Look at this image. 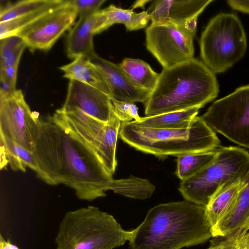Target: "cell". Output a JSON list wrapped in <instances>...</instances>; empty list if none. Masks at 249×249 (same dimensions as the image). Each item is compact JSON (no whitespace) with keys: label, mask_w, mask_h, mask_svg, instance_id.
<instances>
[{"label":"cell","mask_w":249,"mask_h":249,"mask_svg":"<svg viewBox=\"0 0 249 249\" xmlns=\"http://www.w3.org/2000/svg\"><path fill=\"white\" fill-rule=\"evenodd\" d=\"M34 154L38 177L46 183L63 184L77 197L92 201L111 190L114 179L95 153L71 128L58 109L39 120Z\"/></svg>","instance_id":"6da1fadb"},{"label":"cell","mask_w":249,"mask_h":249,"mask_svg":"<svg viewBox=\"0 0 249 249\" xmlns=\"http://www.w3.org/2000/svg\"><path fill=\"white\" fill-rule=\"evenodd\" d=\"M212 236L205 206L184 200L150 209L132 230L130 249H181L202 244Z\"/></svg>","instance_id":"7a4b0ae2"},{"label":"cell","mask_w":249,"mask_h":249,"mask_svg":"<svg viewBox=\"0 0 249 249\" xmlns=\"http://www.w3.org/2000/svg\"><path fill=\"white\" fill-rule=\"evenodd\" d=\"M219 92L214 73L195 58L170 68H163L157 85L144 104L146 117L201 108Z\"/></svg>","instance_id":"3957f363"},{"label":"cell","mask_w":249,"mask_h":249,"mask_svg":"<svg viewBox=\"0 0 249 249\" xmlns=\"http://www.w3.org/2000/svg\"><path fill=\"white\" fill-rule=\"evenodd\" d=\"M119 136L131 147L161 158L212 151L220 147V143L215 132L200 116L189 127L182 129L148 128L133 121L124 122Z\"/></svg>","instance_id":"277c9868"},{"label":"cell","mask_w":249,"mask_h":249,"mask_svg":"<svg viewBox=\"0 0 249 249\" xmlns=\"http://www.w3.org/2000/svg\"><path fill=\"white\" fill-rule=\"evenodd\" d=\"M132 233L111 214L89 206L65 213L55 243L56 249H114L129 241Z\"/></svg>","instance_id":"5b68a950"},{"label":"cell","mask_w":249,"mask_h":249,"mask_svg":"<svg viewBox=\"0 0 249 249\" xmlns=\"http://www.w3.org/2000/svg\"><path fill=\"white\" fill-rule=\"evenodd\" d=\"M214 160L190 178L178 190L185 200L206 206L221 187L245 179L249 173V153L239 147H219Z\"/></svg>","instance_id":"8992f818"},{"label":"cell","mask_w":249,"mask_h":249,"mask_svg":"<svg viewBox=\"0 0 249 249\" xmlns=\"http://www.w3.org/2000/svg\"><path fill=\"white\" fill-rule=\"evenodd\" d=\"M247 47L242 24L232 13H220L213 18L200 39L202 61L214 73L232 67L244 56Z\"/></svg>","instance_id":"52a82bcc"},{"label":"cell","mask_w":249,"mask_h":249,"mask_svg":"<svg viewBox=\"0 0 249 249\" xmlns=\"http://www.w3.org/2000/svg\"><path fill=\"white\" fill-rule=\"evenodd\" d=\"M200 117L215 132L249 149V85L214 101Z\"/></svg>","instance_id":"ba28073f"},{"label":"cell","mask_w":249,"mask_h":249,"mask_svg":"<svg viewBox=\"0 0 249 249\" xmlns=\"http://www.w3.org/2000/svg\"><path fill=\"white\" fill-rule=\"evenodd\" d=\"M58 110L69 126L95 153L107 171L113 175L117 165L116 144L122 124L114 111L110 120L104 122L78 108L65 112Z\"/></svg>","instance_id":"9c48e42d"},{"label":"cell","mask_w":249,"mask_h":249,"mask_svg":"<svg viewBox=\"0 0 249 249\" xmlns=\"http://www.w3.org/2000/svg\"><path fill=\"white\" fill-rule=\"evenodd\" d=\"M39 120L21 90L0 96V135L34 152L39 134Z\"/></svg>","instance_id":"30bf717a"},{"label":"cell","mask_w":249,"mask_h":249,"mask_svg":"<svg viewBox=\"0 0 249 249\" xmlns=\"http://www.w3.org/2000/svg\"><path fill=\"white\" fill-rule=\"evenodd\" d=\"M145 35L147 49L163 68H172L194 58V36L179 25L151 24Z\"/></svg>","instance_id":"8fae6325"},{"label":"cell","mask_w":249,"mask_h":249,"mask_svg":"<svg viewBox=\"0 0 249 249\" xmlns=\"http://www.w3.org/2000/svg\"><path fill=\"white\" fill-rule=\"evenodd\" d=\"M78 16L70 0L50 11L18 32L31 51L49 50L67 30L71 29Z\"/></svg>","instance_id":"7c38bea8"},{"label":"cell","mask_w":249,"mask_h":249,"mask_svg":"<svg viewBox=\"0 0 249 249\" xmlns=\"http://www.w3.org/2000/svg\"><path fill=\"white\" fill-rule=\"evenodd\" d=\"M75 108L104 122H108L114 112L108 94L86 84L70 80L66 100L59 109L65 112Z\"/></svg>","instance_id":"4fadbf2b"},{"label":"cell","mask_w":249,"mask_h":249,"mask_svg":"<svg viewBox=\"0 0 249 249\" xmlns=\"http://www.w3.org/2000/svg\"><path fill=\"white\" fill-rule=\"evenodd\" d=\"M104 77L110 92L111 99L118 102H141L148 100L151 92L134 85L121 68L96 54L91 60Z\"/></svg>","instance_id":"5bb4252c"},{"label":"cell","mask_w":249,"mask_h":249,"mask_svg":"<svg viewBox=\"0 0 249 249\" xmlns=\"http://www.w3.org/2000/svg\"><path fill=\"white\" fill-rule=\"evenodd\" d=\"M212 0H158L148 9L153 25L172 23L180 25L197 18Z\"/></svg>","instance_id":"9a60e30c"},{"label":"cell","mask_w":249,"mask_h":249,"mask_svg":"<svg viewBox=\"0 0 249 249\" xmlns=\"http://www.w3.org/2000/svg\"><path fill=\"white\" fill-rule=\"evenodd\" d=\"M249 225V173L231 209L212 230L213 237H229Z\"/></svg>","instance_id":"2e32d148"},{"label":"cell","mask_w":249,"mask_h":249,"mask_svg":"<svg viewBox=\"0 0 249 249\" xmlns=\"http://www.w3.org/2000/svg\"><path fill=\"white\" fill-rule=\"evenodd\" d=\"M97 13L79 17L77 22L71 29L66 43L69 58L74 59L83 56L91 60L96 54L94 50L93 37L95 35L94 30Z\"/></svg>","instance_id":"e0dca14e"},{"label":"cell","mask_w":249,"mask_h":249,"mask_svg":"<svg viewBox=\"0 0 249 249\" xmlns=\"http://www.w3.org/2000/svg\"><path fill=\"white\" fill-rule=\"evenodd\" d=\"M150 20L148 11L137 13L132 9H124L110 5L97 13L94 34H99L115 23L124 25L128 31L143 28Z\"/></svg>","instance_id":"ac0fdd59"},{"label":"cell","mask_w":249,"mask_h":249,"mask_svg":"<svg viewBox=\"0 0 249 249\" xmlns=\"http://www.w3.org/2000/svg\"><path fill=\"white\" fill-rule=\"evenodd\" d=\"M59 69L64 72L63 77L89 85L104 92L111 98L109 89L104 77L89 59L80 56Z\"/></svg>","instance_id":"d6986e66"},{"label":"cell","mask_w":249,"mask_h":249,"mask_svg":"<svg viewBox=\"0 0 249 249\" xmlns=\"http://www.w3.org/2000/svg\"><path fill=\"white\" fill-rule=\"evenodd\" d=\"M246 178L220 188L205 206L206 215L212 230L233 206Z\"/></svg>","instance_id":"ffe728a7"},{"label":"cell","mask_w":249,"mask_h":249,"mask_svg":"<svg viewBox=\"0 0 249 249\" xmlns=\"http://www.w3.org/2000/svg\"><path fill=\"white\" fill-rule=\"evenodd\" d=\"M0 139V168L9 163L14 170L26 171L29 167L36 173L38 165L35 156L18 143L1 135Z\"/></svg>","instance_id":"44dd1931"},{"label":"cell","mask_w":249,"mask_h":249,"mask_svg":"<svg viewBox=\"0 0 249 249\" xmlns=\"http://www.w3.org/2000/svg\"><path fill=\"white\" fill-rule=\"evenodd\" d=\"M198 107L188 109L160 114L141 118L139 121H133L142 127L159 129H182L189 127L197 116Z\"/></svg>","instance_id":"7402d4cb"},{"label":"cell","mask_w":249,"mask_h":249,"mask_svg":"<svg viewBox=\"0 0 249 249\" xmlns=\"http://www.w3.org/2000/svg\"><path fill=\"white\" fill-rule=\"evenodd\" d=\"M124 73L137 87L151 93L155 88L159 77L145 62L139 59L125 58L119 64Z\"/></svg>","instance_id":"603a6c76"},{"label":"cell","mask_w":249,"mask_h":249,"mask_svg":"<svg viewBox=\"0 0 249 249\" xmlns=\"http://www.w3.org/2000/svg\"><path fill=\"white\" fill-rule=\"evenodd\" d=\"M217 149L178 156L176 175L182 181L196 174L214 160L217 153Z\"/></svg>","instance_id":"cb8c5ba5"},{"label":"cell","mask_w":249,"mask_h":249,"mask_svg":"<svg viewBox=\"0 0 249 249\" xmlns=\"http://www.w3.org/2000/svg\"><path fill=\"white\" fill-rule=\"evenodd\" d=\"M65 0H56L53 4L30 14L0 23V39L13 35L23 28L64 3Z\"/></svg>","instance_id":"d4e9b609"},{"label":"cell","mask_w":249,"mask_h":249,"mask_svg":"<svg viewBox=\"0 0 249 249\" xmlns=\"http://www.w3.org/2000/svg\"><path fill=\"white\" fill-rule=\"evenodd\" d=\"M27 45L17 35L0 39V69L18 66L20 57Z\"/></svg>","instance_id":"484cf974"},{"label":"cell","mask_w":249,"mask_h":249,"mask_svg":"<svg viewBox=\"0 0 249 249\" xmlns=\"http://www.w3.org/2000/svg\"><path fill=\"white\" fill-rule=\"evenodd\" d=\"M56 0H24L10 4L0 12V23L30 14L49 6Z\"/></svg>","instance_id":"4316f807"},{"label":"cell","mask_w":249,"mask_h":249,"mask_svg":"<svg viewBox=\"0 0 249 249\" xmlns=\"http://www.w3.org/2000/svg\"><path fill=\"white\" fill-rule=\"evenodd\" d=\"M114 107V111L122 122L139 121L141 118L138 114V109L134 103L118 102L112 100Z\"/></svg>","instance_id":"83f0119b"},{"label":"cell","mask_w":249,"mask_h":249,"mask_svg":"<svg viewBox=\"0 0 249 249\" xmlns=\"http://www.w3.org/2000/svg\"><path fill=\"white\" fill-rule=\"evenodd\" d=\"M75 8L79 17L93 15L100 10L105 0H70Z\"/></svg>","instance_id":"f1b7e54d"},{"label":"cell","mask_w":249,"mask_h":249,"mask_svg":"<svg viewBox=\"0 0 249 249\" xmlns=\"http://www.w3.org/2000/svg\"><path fill=\"white\" fill-rule=\"evenodd\" d=\"M236 246H249V227L244 229L232 236Z\"/></svg>","instance_id":"f546056e"},{"label":"cell","mask_w":249,"mask_h":249,"mask_svg":"<svg viewBox=\"0 0 249 249\" xmlns=\"http://www.w3.org/2000/svg\"><path fill=\"white\" fill-rule=\"evenodd\" d=\"M18 68V66H12L0 69V77L16 86Z\"/></svg>","instance_id":"4dcf8cb0"},{"label":"cell","mask_w":249,"mask_h":249,"mask_svg":"<svg viewBox=\"0 0 249 249\" xmlns=\"http://www.w3.org/2000/svg\"><path fill=\"white\" fill-rule=\"evenodd\" d=\"M227 2L232 9L249 14V0H229Z\"/></svg>","instance_id":"1f68e13d"},{"label":"cell","mask_w":249,"mask_h":249,"mask_svg":"<svg viewBox=\"0 0 249 249\" xmlns=\"http://www.w3.org/2000/svg\"><path fill=\"white\" fill-rule=\"evenodd\" d=\"M207 249H234V242L231 236L220 243H213Z\"/></svg>","instance_id":"d6a6232c"},{"label":"cell","mask_w":249,"mask_h":249,"mask_svg":"<svg viewBox=\"0 0 249 249\" xmlns=\"http://www.w3.org/2000/svg\"><path fill=\"white\" fill-rule=\"evenodd\" d=\"M0 249H20L16 245L12 244L9 240L4 239L1 235L0 238Z\"/></svg>","instance_id":"836d02e7"},{"label":"cell","mask_w":249,"mask_h":249,"mask_svg":"<svg viewBox=\"0 0 249 249\" xmlns=\"http://www.w3.org/2000/svg\"><path fill=\"white\" fill-rule=\"evenodd\" d=\"M234 249H249V246H236L234 244Z\"/></svg>","instance_id":"e575fe53"},{"label":"cell","mask_w":249,"mask_h":249,"mask_svg":"<svg viewBox=\"0 0 249 249\" xmlns=\"http://www.w3.org/2000/svg\"><path fill=\"white\" fill-rule=\"evenodd\" d=\"M249 225L248 226H247V227L245 228L244 229L247 228H249Z\"/></svg>","instance_id":"d590c367"}]
</instances>
